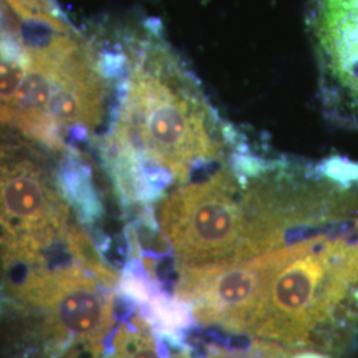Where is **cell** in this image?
<instances>
[{"mask_svg": "<svg viewBox=\"0 0 358 358\" xmlns=\"http://www.w3.org/2000/svg\"><path fill=\"white\" fill-rule=\"evenodd\" d=\"M145 26L127 38L128 73L117 83L101 153L121 202L146 207L173 183L224 162L239 142L159 27Z\"/></svg>", "mask_w": 358, "mask_h": 358, "instance_id": "1", "label": "cell"}, {"mask_svg": "<svg viewBox=\"0 0 358 358\" xmlns=\"http://www.w3.org/2000/svg\"><path fill=\"white\" fill-rule=\"evenodd\" d=\"M179 186L159 205L158 222L179 266L208 267L257 256L243 201V179L231 161Z\"/></svg>", "mask_w": 358, "mask_h": 358, "instance_id": "2", "label": "cell"}, {"mask_svg": "<svg viewBox=\"0 0 358 358\" xmlns=\"http://www.w3.org/2000/svg\"><path fill=\"white\" fill-rule=\"evenodd\" d=\"M310 238L260 255L219 266H179L176 296L190 308L196 322L250 336L276 271L301 254Z\"/></svg>", "mask_w": 358, "mask_h": 358, "instance_id": "3", "label": "cell"}, {"mask_svg": "<svg viewBox=\"0 0 358 358\" xmlns=\"http://www.w3.org/2000/svg\"><path fill=\"white\" fill-rule=\"evenodd\" d=\"M307 26L325 117L358 130V0H310Z\"/></svg>", "mask_w": 358, "mask_h": 358, "instance_id": "4", "label": "cell"}, {"mask_svg": "<svg viewBox=\"0 0 358 358\" xmlns=\"http://www.w3.org/2000/svg\"><path fill=\"white\" fill-rule=\"evenodd\" d=\"M57 185L63 198L73 206L84 224L92 226L103 217V203L96 192L92 169L73 148L66 152L59 170Z\"/></svg>", "mask_w": 358, "mask_h": 358, "instance_id": "5", "label": "cell"}, {"mask_svg": "<svg viewBox=\"0 0 358 358\" xmlns=\"http://www.w3.org/2000/svg\"><path fill=\"white\" fill-rule=\"evenodd\" d=\"M137 329L121 328L115 338V358H162L152 333L142 320H136Z\"/></svg>", "mask_w": 358, "mask_h": 358, "instance_id": "6", "label": "cell"}, {"mask_svg": "<svg viewBox=\"0 0 358 358\" xmlns=\"http://www.w3.org/2000/svg\"><path fill=\"white\" fill-rule=\"evenodd\" d=\"M296 350L276 344V343H257L245 350H227L217 349L206 355L205 358H294ZM177 358H192V355L183 352Z\"/></svg>", "mask_w": 358, "mask_h": 358, "instance_id": "7", "label": "cell"}, {"mask_svg": "<svg viewBox=\"0 0 358 358\" xmlns=\"http://www.w3.org/2000/svg\"><path fill=\"white\" fill-rule=\"evenodd\" d=\"M355 232H356V236H357L358 239V220L356 222V226H355Z\"/></svg>", "mask_w": 358, "mask_h": 358, "instance_id": "8", "label": "cell"}, {"mask_svg": "<svg viewBox=\"0 0 358 358\" xmlns=\"http://www.w3.org/2000/svg\"><path fill=\"white\" fill-rule=\"evenodd\" d=\"M1 31H4V29L1 28V13H0V32H1Z\"/></svg>", "mask_w": 358, "mask_h": 358, "instance_id": "9", "label": "cell"}]
</instances>
